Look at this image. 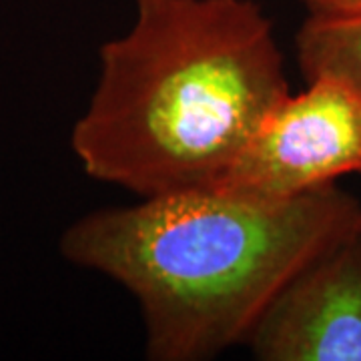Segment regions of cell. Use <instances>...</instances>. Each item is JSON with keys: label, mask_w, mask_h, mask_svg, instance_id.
<instances>
[{"label": "cell", "mask_w": 361, "mask_h": 361, "mask_svg": "<svg viewBox=\"0 0 361 361\" xmlns=\"http://www.w3.org/2000/svg\"><path fill=\"white\" fill-rule=\"evenodd\" d=\"M295 49L305 80L323 75L341 78L361 97V14L307 16Z\"/></svg>", "instance_id": "5"}, {"label": "cell", "mask_w": 361, "mask_h": 361, "mask_svg": "<svg viewBox=\"0 0 361 361\" xmlns=\"http://www.w3.org/2000/svg\"><path fill=\"white\" fill-rule=\"evenodd\" d=\"M310 16H353L361 14V0H301Z\"/></svg>", "instance_id": "6"}, {"label": "cell", "mask_w": 361, "mask_h": 361, "mask_svg": "<svg viewBox=\"0 0 361 361\" xmlns=\"http://www.w3.org/2000/svg\"><path fill=\"white\" fill-rule=\"evenodd\" d=\"M361 175V97L336 77H315L259 125L215 189L287 201Z\"/></svg>", "instance_id": "3"}, {"label": "cell", "mask_w": 361, "mask_h": 361, "mask_svg": "<svg viewBox=\"0 0 361 361\" xmlns=\"http://www.w3.org/2000/svg\"><path fill=\"white\" fill-rule=\"evenodd\" d=\"M245 345L259 361H361V225L285 285Z\"/></svg>", "instance_id": "4"}, {"label": "cell", "mask_w": 361, "mask_h": 361, "mask_svg": "<svg viewBox=\"0 0 361 361\" xmlns=\"http://www.w3.org/2000/svg\"><path fill=\"white\" fill-rule=\"evenodd\" d=\"M287 94L255 0H137L71 145L90 179L139 197L209 189Z\"/></svg>", "instance_id": "1"}, {"label": "cell", "mask_w": 361, "mask_h": 361, "mask_svg": "<svg viewBox=\"0 0 361 361\" xmlns=\"http://www.w3.org/2000/svg\"><path fill=\"white\" fill-rule=\"evenodd\" d=\"M360 225L337 183L287 201L209 187L92 211L61 253L137 299L149 360L205 361L247 343L285 285Z\"/></svg>", "instance_id": "2"}]
</instances>
